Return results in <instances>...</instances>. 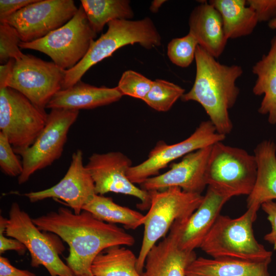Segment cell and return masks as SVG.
Instances as JSON below:
<instances>
[{
    "mask_svg": "<svg viewBox=\"0 0 276 276\" xmlns=\"http://www.w3.org/2000/svg\"><path fill=\"white\" fill-rule=\"evenodd\" d=\"M259 210L250 207L231 218L220 215L200 248L214 258L262 262L271 260L272 252L256 239L252 225Z\"/></svg>",
    "mask_w": 276,
    "mask_h": 276,
    "instance_id": "cell-3",
    "label": "cell"
},
{
    "mask_svg": "<svg viewBox=\"0 0 276 276\" xmlns=\"http://www.w3.org/2000/svg\"><path fill=\"white\" fill-rule=\"evenodd\" d=\"M123 96L117 86L98 87L80 80L74 85L57 92L46 108L76 110L94 109L118 101Z\"/></svg>",
    "mask_w": 276,
    "mask_h": 276,
    "instance_id": "cell-20",
    "label": "cell"
},
{
    "mask_svg": "<svg viewBox=\"0 0 276 276\" xmlns=\"http://www.w3.org/2000/svg\"><path fill=\"white\" fill-rule=\"evenodd\" d=\"M7 219L2 216L0 217V254L6 251L13 250L17 251L18 254H24L27 248L20 241L15 239H10L4 236L5 233Z\"/></svg>",
    "mask_w": 276,
    "mask_h": 276,
    "instance_id": "cell-34",
    "label": "cell"
},
{
    "mask_svg": "<svg viewBox=\"0 0 276 276\" xmlns=\"http://www.w3.org/2000/svg\"><path fill=\"white\" fill-rule=\"evenodd\" d=\"M107 26L106 32L92 43L84 57L66 71L62 89L77 83L90 67L125 45L139 43L150 49L161 44L160 35L149 17L138 20L116 19Z\"/></svg>",
    "mask_w": 276,
    "mask_h": 276,
    "instance_id": "cell-4",
    "label": "cell"
},
{
    "mask_svg": "<svg viewBox=\"0 0 276 276\" xmlns=\"http://www.w3.org/2000/svg\"><path fill=\"white\" fill-rule=\"evenodd\" d=\"M198 45L196 38L189 32L182 37L173 38L170 41L167 47L168 56L176 65L187 67L195 59Z\"/></svg>",
    "mask_w": 276,
    "mask_h": 276,
    "instance_id": "cell-29",
    "label": "cell"
},
{
    "mask_svg": "<svg viewBox=\"0 0 276 276\" xmlns=\"http://www.w3.org/2000/svg\"><path fill=\"white\" fill-rule=\"evenodd\" d=\"M246 3L254 9L259 22L276 19V0H247Z\"/></svg>",
    "mask_w": 276,
    "mask_h": 276,
    "instance_id": "cell-33",
    "label": "cell"
},
{
    "mask_svg": "<svg viewBox=\"0 0 276 276\" xmlns=\"http://www.w3.org/2000/svg\"><path fill=\"white\" fill-rule=\"evenodd\" d=\"M48 114L15 89H0V130L16 154L34 143L45 125Z\"/></svg>",
    "mask_w": 276,
    "mask_h": 276,
    "instance_id": "cell-8",
    "label": "cell"
},
{
    "mask_svg": "<svg viewBox=\"0 0 276 276\" xmlns=\"http://www.w3.org/2000/svg\"><path fill=\"white\" fill-rule=\"evenodd\" d=\"M95 194L94 182L83 165L82 151L78 149L73 153L68 169L59 182L48 189L24 195L31 202L50 198L62 200L78 214Z\"/></svg>",
    "mask_w": 276,
    "mask_h": 276,
    "instance_id": "cell-15",
    "label": "cell"
},
{
    "mask_svg": "<svg viewBox=\"0 0 276 276\" xmlns=\"http://www.w3.org/2000/svg\"><path fill=\"white\" fill-rule=\"evenodd\" d=\"M153 81L137 72L128 70L123 73L117 87L123 96L143 101L150 91Z\"/></svg>",
    "mask_w": 276,
    "mask_h": 276,
    "instance_id": "cell-30",
    "label": "cell"
},
{
    "mask_svg": "<svg viewBox=\"0 0 276 276\" xmlns=\"http://www.w3.org/2000/svg\"><path fill=\"white\" fill-rule=\"evenodd\" d=\"M257 165L256 181L247 196V208L257 209L266 202L276 199V145L270 140L260 143L254 150Z\"/></svg>",
    "mask_w": 276,
    "mask_h": 276,
    "instance_id": "cell-21",
    "label": "cell"
},
{
    "mask_svg": "<svg viewBox=\"0 0 276 276\" xmlns=\"http://www.w3.org/2000/svg\"><path fill=\"white\" fill-rule=\"evenodd\" d=\"M80 276H94V275H80Z\"/></svg>",
    "mask_w": 276,
    "mask_h": 276,
    "instance_id": "cell-42",
    "label": "cell"
},
{
    "mask_svg": "<svg viewBox=\"0 0 276 276\" xmlns=\"http://www.w3.org/2000/svg\"><path fill=\"white\" fill-rule=\"evenodd\" d=\"M195 60L196 71L193 85L180 99L199 103L217 131L226 136L233 129L229 110L235 104L239 94L236 82L243 74L242 68L219 63L199 45Z\"/></svg>",
    "mask_w": 276,
    "mask_h": 276,
    "instance_id": "cell-2",
    "label": "cell"
},
{
    "mask_svg": "<svg viewBox=\"0 0 276 276\" xmlns=\"http://www.w3.org/2000/svg\"><path fill=\"white\" fill-rule=\"evenodd\" d=\"M78 10L73 0H37L2 22L16 30L21 42H29L63 26Z\"/></svg>",
    "mask_w": 276,
    "mask_h": 276,
    "instance_id": "cell-13",
    "label": "cell"
},
{
    "mask_svg": "<svg viewBox=\"0 0 276 276\" xmlns=\"http://www.w3.org/2000/svg\"><path fill=\"white\" fill-rule=\"evenodd\" d=\"M0 276H36L28 270H21L13 266L9 260L0 257Z\"/></svg>",
    "mask_w": 276,
    "mask_h": 276,
    "instance_id": "cell-37",
    "label": "cell"
},
{
    "mask_svg": "<svg viewBox=\"0 0 276 276\" xmlns=\"http://www.w3.org/2000/svg\"><path fill=\"white\" fill-rule=\"evenodd\" d=\"M37 0H1L0 22Z\"/></svg>",
    "mask_w": 276,
    "mask_h": 276,
    "instance_id": "cell-36",
    "label": "cell"
},
{
    "mask_svg": "<svg viewBox=\"0 0 276 276\" xmlns=\"http://www.w3.org/2000/svg\"><path fill=\"white\" fill-rule=\"evenodd\" d=\"M254 155L222 142L212 146L206 169V181L211 187L229 197L248 195L257 177Z\"/></svg>",
    "mask_w": 276,
    "mask_h": 276,
    "instance_id": "cell-6",
    "label": "cell"
},
{
    "mask_svg": "<svg viewBox=\"0 0 276 276\" xmlns=\"http://www.w3.org/2000/svg\"><path fill=\"white\" fill-rule=\"evenodd\" d=\"M42 231L53 233L69 246L67 266L75 276L93 275L92 263L105 249L114 246H132L134 237L116 225L102 221L88 211L78 214L60 207L32 219Z\"/></svg>",
    "mask_w": 276,
    "mask_h": 276,
    "instance_id": "cell-1",
    "label": "cell"
},
{
    "mask_svg": "<svg viewBox=\"0 0 276 276\" xmlns=\"http://www.w3.org/2000/svg\"><path fill=\"white\" fill-rule=\"evenodd\" d=\"M261 207L267 214V219L271 226V231L264 236V239L273 246L274 249H276V202H266Z\"/></svg>",
    "mask_w": 276,
    "mask_h": 276,
    "instance_id": "cell-35",
    "label": "cell"
},
{
    "mask_svg": "<svg viewBox=\"0 0 276 276\" xmlns=\"http://www.w3.org/2000/svg\"><path fill=\"white\" fill-rule=\"evenodd\" d=\"M150 193V205L145 215L143 238L137 257L136 267L141 274L151 248L166 236L176 221L189 218L203 198L201 194L187 192L176 187Z\"/></svg>",
    "mask_w": 276,
    "mask_h": 276,
    "instance_id": "cell-5",
    "label": "cell"
},
{
    "mask_svg": "<svg viewBox=\"0 0 276 276\" xmlns=\"http://www.w3.org/2000/svg\"><path fill=\"white\" fill-rule=\"evenodd\" d=\"M21 40L16 30L8 24L0 22V63L4 64L10 59L17 60L24 54L19 47Z\"/></svg>",
    "mask_w": 276,
    "mask_h": 276,
    "instance_id": "cell-31",
    "label": "cell"
},
{
    "mask_svg": "<svg viewBox=\"0 0 276 276\" xmlns=\"http://www.w3.org/2000/svg\"><path fill=\"white\" fill-rule=\"evenodd\" d=\"M87 19L94 31L101 32L104 26L116 19L130 20L134 13L128 0H81Z\"/></svg>",
    "mask_w": 276,
    "mask_h": 276,
    "instance_id": "cell-27",
    "label": "cell"
},
{
    "mask_svg": "<svg viewBox=\"0 0 276 276\" xmlns=\"http://www.w3.org/2000/svg\"><path fill=\"white\" fill-rule=\"evenodd\" d=\"M189 33L196 39L198 45L215 58L223 52L228 39L218 11L205 1L195 7L189 19Z\"/></svg>",
    "mask_w": 276,
    "mask_h": 276,
    "instance_id": "cell-19",
    "label": "cell"
},
{
    "mask_svg": "<svg viewBox=\"0 0 276 276\" xmlns=\"http://www.w3.org/2000/svg\"><path fill=\"white\" fill-rule=\"evenodd\" d=\"M252 72L257 77L252 88L256 96L263 95L258 112L267 115L271 124H276V36L270 42L267 54L252 66Z\"/></svg>",
    "mask_w": 276,
    "mask_h": 276,
    "instance_id": "cell-22",
    "label": "cell"
},
{
    "mask_svg": "<svg viewBox=\"0 0 276 276\" xmlns=\"http://www.w3.org/2000/svg\"><path fill=\"white\" fill-rule=\"evenodd\" d=\"M268 25L271 29H276V19L268 22Z\"/></svg>",
    "mask_w": 276,
    "mask_h": 276,
    "instance_id": "cell-40",
    "label": "cell"
},
{
    "mask_svg": "<svg viewBox=\"0 0 276 276\" xmlns=\"http://www.w3.org/2000/svg\"><path fill=\"white\" fill-rule=\"evenodd\" d=\"M79 110L51 109L45 125L34 143L20 154L23 170L18 183H24L38 170L51 165L63 151L68 131L76 121Z\"/></svg>",
    "mask_w": 276,
    "mask_h": 276,
    "instance_id": "cell-9",
    "label": "cell"
},
{
    "mask_svg": "<svg viewBox=\"0 0 276 276\" xmlns=\"http://www.w3.org/2000/svg\"><path fill=\"white\" fill-rule=\"evenodd\" d=\"M15 59H10L0 66V89L7 87V82L11 75Z\"/></svg>",
    "mask_w": 276,
    "mask_h": 276,
    "instance_id": "cell-38",
    "label": "cell"
},
{
    "mask_svg": "<svg viewBox=\"0 0 276 276\" xmlns=\"http://www.w3.org/2000/svg\"><path fill=\"white\" fill-rule=\"evenodd\" d=\"M212 146L187 154L167 172L147 179L140 185L141 188L151 192L176 187L187 192L201 194L207 186L206 169Z\"/></svg>",
    "mask_w": 276,
    "mask_h": 276,
    "instance_id": "cell-16",
    "label": "cell"
},
{
    "mask_svg": "<svg viewBox=\"0 0 276 276\" xmlns=\"http://www.w3.org/2000/svg\"><path fill=\"white\" fill-rule=\"evenodd\" d=\"M40 231L19 204L13 202L11 204L5 234L26 246L31 256V265L44 266L51 276H75L60 258L57 246Z\"/></svg>",
    "mask_w": 276,
    "mask_h": 276,
    "instance_id": "cell-11",
    "label": "cell"
},
{
    "mask_svg": "<svg viewBox=\"0 0 276 276\" xmlns=\"http://www.w3.org/2000/svg\"><path fill=\"white\" fill-rule=\"evenodd\" d=\"M225 136L217 131L210 120L202 121L190 136L180 142L171 145L164 141L157 142L145 160L130 167L127 177L133 183L141 185L147 179L158 175L160 170L171 162L198 149L222 142Z\"/></svg>",
    "mask_w": 276,
    "mask_h": 276,
    "instance_id": "cell-12",
    "label": "cell"
},
{
    "mask_svg": "<svg viewBox=\"0 0 276 276\" xmlns=\"http://www.w3.org/2000/svg\"><path fill=\"white\" fill-rule=\"evenodd\" d=\"M85 166L94 182L96 194L113 192L134 196L140 200L141 209L149 208L151 193L138 188L128 179L127 173L132 162L123 153H93Z\"/></svg>",
    "mask_w": 276,
    "mask_h": 276,
    "instance_id": "cell-14",
    "label": "cell"
},
{
    "mask_svg": "<svg viewBox=\"0 0 276 276\" xmlns=\"http://www.w3.org/2000/svg\"><path fill=\"white\" fill-rule=\"evenodd\" d=\"M65 72L53 62L24 54L15 60L7 87L19 91L34 105L45 109L54 95L62 89Z\"/></svg>",
    "mask_w": 276,
    "mask_h": 276,
    "instance_id": "cell-10",
    "label": "cell"
},
{
    "mask_svg": "<svg viewBox=\"0 0 276 276\" xmlns=\"http://www.w3.org/2000/svg\"><path fill=\"white\" fill-rule=\"evenodd\" d=\"M230 198L208 187L201 204L190 217L174 223L177 231L178 247L188 251L200 248L220 215L222 207Z\"/></svg>",
    "mask_w": 276,
    "mask_h": 276,
    "instance_id": "cell-17",
    "label": "cell"
},
{
    "mask_svg": "<svg viewBox=\"0 0 276 276\" xmlns=\"http://www.w3.org/2000/svg\"><path fill=\"white\" fill-rule=\"evenodd\" d=\"M137 257L130 249L114 246L101 252L94 260V276H142L136 267Z\"/></svg>",
    "mask_w": 276,
    "mask_h": 276,
    "instance_id": "cell-25",
    "label": "cell"
},
{
    "mask_svg": "<svg viewBox=\"0 0 276 276\" xmlns=\"http://www.w3.org/2000/svg\"><path fill=\"white\" fill-rule=\"evenodd\" d=\"M97 219L110 223H120L134 229L144 225L145 215L115 203L111 198L95 194L83 207Z\"/></svg>",
    "mask_w": 276,
    "mask_h": 276,
    "instance_id": "cell-26",
    "label": "cell"
},
{
    "mask_svg": "<svg viewBox=\"0 0 276 276\" xmlns=\"http://www.w3.org/2000/svg\"><path fill=\"white\" fill-rule=\"evenodd\" d=\"M97 34L81 5L74 17L63 26L38 40L21 41L19 47L43 53L59 67L67 71L84 57Z\"/></svg>",
    "mask_w": 276,
    "mask_h": 276,
    "instance_id": "cell-7",
    "label": "cell"
},
{
    "mask_svg": "<svg viewBox=\"0 0 276 276\" xmlns=\"http://www.w3.org/2000/svg\"><path fill=\"white\" fill-rule=\"evenodd\" d=\"M186 276H201V275H197V274H192V273H186Z\"/></svg>",
    "mask_w": 276,
    "mask_h": 276,
    "instance_id": "cell-41",
    "label": "cell"
},
{
    "mask_svg": "<svg viewBox=\"0 0 276 276\" xmlns=\"http://www.w3.org/2000/svg\"><path fill=\"white\" fill-rule=\"evenodd\" d=\"M7 137L0 131V168L6 175L19 176L22 173V162L18 157Z\"/></svg>",
    "mask_w": 276,
    "mask_h": 276,
    "instance_id": "cell-32",
    "label": "cell"
},
{
    "mask_svg": "<svg viewBox=\"0 0 276 276\" xmlns=\"http://www.w3.org/2000/svg\"><path fill=\"white\" fill-rule=\"evenodd\" d=\"M166 2L164 0H154L153 1L150 7V10L153 13L157 12L161 6Z\"/></svg>",
    "mask_w": 276,
    "mask_h": 276,
    "instance_id": "cell-39",
    "label": "cell"
},
{
    "mask_svg": "<svg viewBox=\"0 0 276 276\" xmlns=\"http://www.w3.org/2000/svg\"><path fill=\"white\" fill-rule=\"evenodd\" d=\"M270 262L199 257L190 264L186 273L201 276H270Z\"/></svg>",
    "mask_w": 276,
    "mask_h": 276,
    "instance_id": "cell-23",
    "label": "cell"
},
{
    "mask_svg": "<svg viewBox=\"0 0 276 276\" xmlns=\"http://www.w3.org/2000/svg\"><path fill=\"white\" fill-rule=\"evenodd\" d=\"M185 91V89L177 84L158 79L153 81L151 88L143 101L151 108L165 112L171 108Z\"/></svg>",
    "mask_w": 276,
    "mask_h": 276,
    "instance_id": "cell-28",
    "label": "cell"
},
{
    "mask_svg": "<svg viewBox=\"0 0 276 276\" xmlns=\"http://www.w3.org/2000/svg\"><path fill=\"white\" fill-rule=\"evenodd\" d=\"M209 3L220 13L228 39L250 35L259 22L256 12L245 0H210Z\"/></svg>",
    "mask_w": 276,
    "mask_h": 276,
    "instance_id": "cell-24",
    "label": "cell"
},
{
    "mask_svg": "<svg viewBox=\"0 0 276 276\" xmlns=\"http://www.w3.org/2000/svg\"><path fill=\"white\" fill-rule=\"evenodd\" d=\"M169 235L149 251L142 276H186L190 264L197 258L194 251L181 249L174 223ZM144 270V269H143Z\"/></svg>",
    "mask_w": 276,
    "mask_h": 276,
    "instance_id": "cell-18",
    "label": "cell"
}]
</instances>
